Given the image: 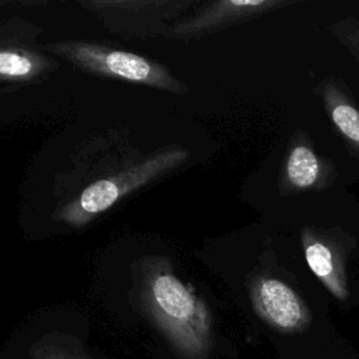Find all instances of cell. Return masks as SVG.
Here are the masks:
<instances>
[{
	"label": "cell",
	"instance_id": "cell-10",
	"mask_svg": "<svg viewBox=\"0 0 359 359\" xmlns=\"http://www.w3.org/2000/svg\"><path fill=\"white\" fill-rule=\"evenodd\" d=\"M31 359H97L73 335L52 332L41 337L29 348Z\"/></svg>",
	"mask_w": 359,
	"mask_h": 359
},
{
	"label": "cell",
	"instance_id": "cell-6",
	"mask_svg": "<svg viewBox=\"0 0 359 359\" xmlns=\"http://www.w3.org/2000/svg\"><path fill=\"white\" fill-rule=\"evenodd\" d=\"M304 257L309 268L325 289L338 300H346L349 286L341 259L330 244L313 236H304Z\"/></svg>",
	"mask_w": 359,
	"mask_h": 359
},
{
	"label": "cell",
	"instance_id": "cell-7",
	"mask_svg": "<svg viewBox=\"0 0 359 359\" xmlns=\"http://www.w3.org/2000/svg\"><path fill=\"white\" fill-rule=\"evenodd\" d=\"M55 62L22 46H0V80L28 81L50 70Z\"/></svg>",
	"mask_w": 359,
	"mask_h": 359
},
{
	"label": "cell",
	"instance_id": "cell-11",
	"mask_svg": "<svg viewBox=\"0 0 359 359\" xmlns=\"http://www.w3.org/2000/svg\"><path fill=\"white\" fill-rule=\"evenodd\" d=\"M334 35L344 43L352 56L359 62V21L344 18L331 27Z\"/></svg>",
	"mask_w": 359,
	"mask_h": 359
},
{
	"label": "cell",
	"instance_id": "cell-1",
	"mask_svg": "<svg viewBox=\"0 0 359 359\" xmlns=\"http://www.w3.org/2000/svg\"><path fill=\"white\" fill-rule=\"evenodd\" d=\"M139 299L144 313L178 359H209L213 317L208 304L164 261L143 265Z\"/></svg>",
	"mask_w": 359,
	"mask_h": 359
},
{
	"label": "cell",
	"instance_id": "cell-2",
	"mask_svg": "<svg viewBox=\"0 0 359 359\" xmlns=\"http://www.w3.org/2000/svg\"><path fill=\"white\" fill-rule=\"evenodd\" d=\"M46 48L93 74L146 84L171 93L187 91V87L163 65L133 52L88 41H65L48 45Z\"/></svg>",
	"mask_w": 359,
	"mask_h": 359
},
{
	"label": "cell",
	"instance_id": "cell-8",
	"mask_svg": "<svg viewBox=\"0 0 359 359\" xmlns=\"http://www.w3.org/2000/svg\"><path fill=\"white\" fill-rule=\"evenodd\" d=\"M323 98L337 130L342 135L345 142L359 153V109L331 83L325 84Z\"/></svg>",
	"mask_w": 359,
	"mask_h": 359
},
{
	"label": "cell",
	"instance_id": "cell-9",
	"mask_svg": "<svg viewBox=\"0 0 359 359\" xmlns=\"http://www.w3.org/2000/svg\"><path fill=\"white\" fill-rule=\"evenodd\" d=\"M285 181L289 188L306 191L317 188L323 181V165L316 153L306 144H299L289 151L285 165Z\"/></svg>",
	"mask_w": 359,
	"mask_h": 359
},
{
	"label": "cell",
	"instance_id": "cell-3",
	"mask_svg": "<svg viewBox=\"0 0 359 359\" xmlns=\"http://www.w3.org/2000/svg\"><path fill=\"white\" fill-rule=\"evenodd\" d=\"M187 156L188 153L184 149H165L130 168L94 181L62 209L60 219L72 226H81L109 209L129 192L136 191L172 170L181 164Z\"/></svg>",
	"mask_w": 359,
	"mask_h": 359
},
{
	"label": "cell",
	"instance_id": "cell-4",
	"mask_svg": "<svg viewBox=\"0 0 359 359\" xmlns=\"http://www.w3.org/2000/svg\"><path fill=\"white\" fill-rule=\"evenodd\" d=\"M255 314L280 334H302L311 324V313L304 300L285 282L258 276L250 286Z\"/></svg>",
	"mask_w": 359,
	"mask_h": 359
},
{
	"label": "cell",
	"instance_id": "cell-5",
	"mask_svg": "<svg viewBox=\"0 0 359 359\" xmlns=\"http://www.w3.org/2000/svg\"><path fill=\"white\" fill-rule=\"evenodd\" d=\"M289 1L279 0H220L209 3L196 15L174 27L172 35L178 38H194L233 24L248 21L275 8L287 6Z\"/></svg>",
	"mask_w": 359,
	"mask_h": 359
}]
</instances>
